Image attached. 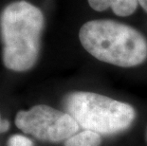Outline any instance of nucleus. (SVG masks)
I'll return each instance as SVG.
<instances>
[{
    "label": "nucleus",
    "mask_w": 147,
    "mask_h": 146,
    "mask_svg": "<svg viewBox=\"0 0 147 146\" xmlns=\"http://www.w3.org/2000/svg\"><path fill=\"white\" fill-rule=\"evenodd\" d=\"M45 26L39 8L27 1L9 4L0 15L2 60L8 69L24 72L36 64Z\"/></svg>",
    "instance_id": "1"
},
{
    "label": "nucleus",
    "mask_w": 147,
    "mask_h": 146,
    "mask_svg": "<svg viewBox=\"0 0 147 146\" xmlns=\"http://www.w3.org/2000/svg\"><path fill=\"white\" fill-rule=\"evenodd\" d=\"M83 48L93 57L121 67H134L147 59V40L129 25L111 19L86 22L79 30Z\"/></svg>",
    "instance_id": "2"
},
{
    "label": "nucleus",
    "mask_w": 147,
    "mask_h": 146,
    "mask_svg": "<svg viewBox=\"0 0 147 146\" xmlns=\"http://www.w3.org/2000/svg\"><path fill=\"white\" fill-rule=\"evenodd\" d=\"M63 104L76 122L87 131L115 135L132 125L136 110L126 102L95 92L76 91L67 94Z\"/></svg>",
    "instance_id": "3"
},
{
    "label": "nucleus",
    "mask_w": 147,
    "mask_h": 146,
    "mask_svg": "<svg viewBox=\"0 0 147 146\" xmlns=\"http://www.w3.org/2000/svg\"><path fill=\"white\" fill-rule=\"evenodd\" d=\"M15 125L37 139L51 142L67 141L80 128L68 113L45 104L19 111L15 117Z\"/></svg>",
    "instance_id": "4"
},
{
    "label": "nucleus",
    "mask_w": 147,
    "mask_h": 146,
    "mask_svg": "<svg viewBox=\"0 0 147 146\" xmlns=\"http://www.w3.org/2000/svg\"><path fill=\"white\" fill-rule=\"evenodd\" d=\"M88 5L96 11H105L111 9L116 15L126 17L136 11L138 0H87Z\"/></svg>",
    "instance_id": "5"
},
{
    "label": "nucleus",
    "mask_w": 147,
    "mask_h": 146,
    "mask_svg": "<svg viewBox=\"0 0 147 146\" xmlns=\"http://www.w3.org/2000/svg\"><path fill=\"white\" fill-rule=\"evenodd\" d=\"M102 143V136L98 133L84 130L78 132L67 139L65 146H100Z\"/></svg>",
    "instance_id": "6"
},
{
    "label": "nucleus",
    "mask_w": 147,
    "mask_h": 146,
    "mask_svg": "<svg viewBox=\"0 0 147 146\" xmlns=\"http://www.w3.org/2000/svg\"><path fill=\"white\" fill-rule=\"evenodd\" d=\"M8 146H33V143L27 137L22 135H13L9 139Z\"/></svg>",
    "instance_id": "7"
},
{
    "label": "nucleus",
    "mask_w": 147,
    "mask_h": 146,
    "mask_svg": "<svg viewBox=\"0 0 147 146\" xmlns=\"http://www.w3.org/2000/svg\"><path fill=\"white\" fill-rule=\"evenodd\" d=\"M10 127V122L7 120H2L1 115H0V133L6 132Z\"/></svg>",
    "instance_id": "8"
},
{
    "label": "nucleus",
    "mask_w": 147,
    "mask_h": 146,
    "mask_svg": "<svg viewBox=\"0 0 147 146\" xmlns=\"http://www.w3.org/2000/svg\"><path fill=\"white\" fill-rule=\"evenodd\" d=\"M138 1H139V4L140 5V7L147 12V0H138Z\"/></svg>",
    "instance_id": "9"
},
{
    "label": "nucleus",
    "mask_w": 147,
    "mask_h": 146,
    "mask_svg": "<svg viewBox=\"0 0 147 146\" xmlns=\"http://www.w3.org/2000/svg\"><path fill=\"white\" fill-rule=\"evenodd\" d=\"M146 139H147V132H146Z\"/></svg>",
    "instance_id": "10"
}]
</instances>
